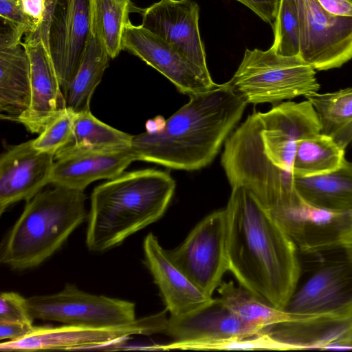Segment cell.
Returning a JSON list of instances; mask_svg holds the SVG:
<instances>
[{
    "label": "cell",
    "mask_w": 352,
    "mask_h": 352,
    "mask_svg": "<svg viewBox=\"0 0 352 352\" xmlns=\"http://www.w3.org/2000/svg\"><path fill=\"white\" fill-rule=\"evenodd\" d=\"M228 271L240 285L280 309L297 289V247L255 197L232 187L227 206Z\"/></svg>",
    "instance_id": "1"
},
{
    "label": "cell",
    "mask_w": 352,
    "mask_h": 352,
    "mask_svg": "<svg viewBox=\"0 0 352 352\" xmlns=\"http://www.w3.org/2000/svg\"><path fill=\"white\" fill-rule=\"evenodd\" d=\"M247 104L227 82L191 95L160 131L133 135L131 151L135 161L201 169L213 161Z\"/></svg>",
    "instance_id": "2"
},
{
    "label": "cell",
    "mask_w": 352,
    "mask_h": 352,
    "mask_svg": "<svg viewBox=\"0 0 352 352\" xmlns=\"http://www.w3.org/2000/svg\"><path fill=\"white\" fill-rule=\"evenodd\" d=\"M175 182L163 170L144 169L111 179L93 190L86 245L102 252L160 219L174 195Z\"/></svg>",
    "instance_id": "3"
},
{
    "label": "cell",
    "mask_w": 352,
    "mask_h": 352,
    "mask_svg": "<svg viewBox=\"0 0 352 352\" xmlns=\"http://www.w3.org/2000/svg\"><path fill=\"white\" fill-rule=\"evenodd\" d=\"M85 200L83 190L57 185L38 192L10 231L1 263L16 270L41 265L85 221Z\"/></svg>",
    "instance_id": "4"
},
{
    "label": "cell",
    "mask_w": 352,
    "mask_h": 352,
    "mask_svg": "<svg viewBox=\"0 0 352 352\" xmlns=\"http://www.w3.org/2000/svg\"><path fill=\"white\" fill-rule=\"evenodd\" d=\"M227 83L247 104L276 103L318 92L315 69L299 56H283L272 47L245 51Z\"/></svg>",
    "instance_id": "5"
},
{
    "label": "cell",
    "mask_w": 352,
    "mask_h": 352,
    "mask_svg": "<svg viewBox=\"0 0 352 352\" xmlns=\"http://www.w3.org/2000/svg\"><path fill=\"white\" fill-rule=\"evenodd\" d=\"M32 318L66 325L105 327L133 322L135 303L105 296L94 295L67 284L58 293L26 298Z\"/></svg>",
    "instance_id": "6"
},
{
    "label": "cell",
    "mask_w": 352,
    "mask_h": 352,
    "mask_svg": "<svg viewBox=\"0 0 352 352\" xmlns=\"http://www.w3.org/2000/svg\"><path fill=\"white\" fill-rule=\"evenodd\" d=\"M227 236L225 208L206 217L178 247L167 250L172 262L211 297L228 271Z\"/></svg>",
    "instance_id": "7"
},
{
    "label": "cell",
    "mask_w": 352,
    "mask_h": 352,
    "mask_svg": "<svg viewBox=\"0 0 352 352\" xmlns=\"http://www.w3.org/2000/svg\"><path fill=\"white\" fill-rule=\"evenodd\" d=\"M167 312L165 309L160 313L136 319L133 322L113 327L66 324L56 327H35L30 334L23 338L1 342L0 350H74L118 345L131 336L164 333L168 320Z\"/></svg>",
    "instance_id": "8"
},
{
    "label": "cell",
    "mask_w": 352,
    "mask_h": 352,
    "mask_svg": "<svg viewBox=\"0 0 352 352\" xmlns=\"http://www.w3.org/2000/svg\"><path fill=\"white\" fill-rule=\"evenodd\" d=\"M300 57L315 70L338 68L352 58V17L332 14L318 0H294Z\"/></svg>",
    "instance_id": "9"
},
{
    "label": "cell",
    "mask_w": 352,
    "mask_h": 352,
    "mask_svg": "<svg viewBox=\"0 0 352 352\" xmlns=\"http://www.w3.org/2000/svg\"><path fill=\"white\" fill-rule=\"evenodd\" d=\"M122 49L138 56L169 80L177 90L189 96L217 85L206 71L179 47L129 20L122 35Z\"/></svg>",
    "instance_id": "10"
},
{
    "label": "cell",
    "mask_w": 352,
    "mask_h": 352,
    "mask_svg": "<svg viewBox=\"0 0 352 352\" xmlns=\"http://www.w3.org/2000/svg\"><path fill=\"white\" fill-rule=\"evenodd\" d=\"M265 155L275 166L292 172L297 144L320 133L317 113L308 100L283 102L267 112H257Z\"/></svg>",
    "instance_id": "11"
},
{
    "label": "cell",
    "mask_w": 352,
    "mask_h": 352,
    "mask_svg": "<svg viewBox=\"0 0 352 352\" xmlns=\"http://www.w3.org/2000/svg\"><path fill=\"white\" fill-rule=\"evenodd\" d=\"M90 25V0H57L50 28L49 47L63 96L79 67Z\"/></svg>",
    "instance_id": "12"
},
{
    "label": "cell",
    "mask_w": 352,
    "mask_h": 352,
    "mask_svg": "<svg viewBox=\"0 0 352 352\" xmlns=\"http://www.w3.org/2000/svg\"><path fill=\"white\" fill-rule=\"evenodd\" d=\"M285 310L299 316L352 314V261L345 256L322 265L296 289Z\"/></svg>",
    "instance_id": "13"
},
{
    "label": "cell",
    "mask_w": 352,
    "mask_h": 352,
    "mask_svg": "<svg viewBox=\"0 0 352 352\" xmlns=\"http://www.w3.org/2000/svg\"><path fill=\"white\" fill-rule=\"evenodd\" d=\"M54 163V155L36 149L33 140L8 147L0 157V214L50 184Z\"/></svg>",
    "instance_id": "14"
},
{
    "label": "cell",
    "mask_w": 352,
    "mask_h": 352,
    "mask_svg": "<svg viewBox=\"0 0 352 352\" xmlns=\"http://www.w3.org/2000/svg\"><path fill=\"white\" fill-rule=\"evenodd\" d=\"M135 160L129 148H90L69 145L54 155L50 184L83 190L91 183L113 179Z\"/></svg>",
    "instance_id": "15"
},
{
    "label": "cell",
    "mask_w": 352,
    "mask_h": 352,
    "mask_svg": "<svg viewBox=\"0 0 352 352\" xmlns=\"http://www.w3.org/2000/svg\"><path fill=\"white\" fill-rule=\"evenodd\" d=\"M199 19V7L192 0H160L143 10L141 25L176 45L195 64L208 71Z\"/></svg>",
    "instance_id": "16"
},
{
    "label": "cell",
    "mask_w": 352,
    "mask_h": 352,
    "mask_svg": "<svg viewBox=\"0 0 352 352\" xmlns=\"http://www.w3.org/2000/svg\"><path fill=\"white\" fill-rule=\"evenodd\" d=\"M23 46L30 63L31 100L28 110L16 121L31 133L40 134L65 107V99L52 58L43 40L27 34Z\"/></svg>",
    "instance_id": "17"
},
{
    "label": "cell",
    "mask_w": 352,
    "mask_h": 352,
    "mask_svg": "<svg viewBox=\"0 0 352 352\" xmlns=\"http://www.w3.org/2000/svg\"><path fill=\"white\" fill-rule=\"evenodd\" d=\"M144 263L157 285L166 309L172 317H182L214 300L197 287L170 260L167 250L153 234L143 243Z\"/></svg>",
    "instance_id": "18"
},
{
    "label": "cell",
    "mask_w": 352,
    "mask_h": 352,
    "mask_svg": "<svg viewBox=\"0 0 352 352\" xmlns=\"http://www.w3.org/2000/svg\"><path fill=\"white\" fill-rule=\"evenodd\" d=\"M259 332L243 322L216 298L187 316H170L164 334L177 342L203 343L243 338Z\"/></svg>",
    "instance_id": "19"
},
{
    "label": "cell",
    "mask_w": 352,
    "mask_h": 352,
    "mask_svg": "<svg viewBox=\"0 0 352 352\" xmlns=\"http://www.w3.org/2000/svg\"><path fill=\"white\" fill-rule=\"evenodd\" d=\"M352 326V314L298 316L264 328L281 350L325 349Z\"/></svg>",
    "instance_id": "20"
},
{
    "label": "cell",
    "mask_w": 352,
    "mask_h": 352,
    "mask_svg": "<svg viewBox=\"0 0 352 352\" xmlns=\"http://www.w3.org/2000/svg\"><path fill=\"white\" fill-rule=\"evenodd\" d=\"M31 72L23 43L0 47V112L15 120L30 107Z\"/></svg>",
    "instance_id": "21"
},
{
    "label": "cell",
    "mask_w": 352,
    "mask_h": 352,
    "mask_svg": "<svg viewBox=\"0 0 352 352\" xmlns=\"http://www.w3.org/2000/svg\"><path fill=\"white\" fill-rule=\"evenodd\" d=\"M299 195L309 204L328 211L352 210V162L345 159L337 170L310 177L294 175Z\"/></svg>",
    "instance_id": "22"
},
{
    "label": "cell",
    "mask_w": 352,
    "mask_h": 352,
    "mask_svg": "<svg viewBox=\"0 0 352 352\" xmlns=\"http://www.w3.org/2000/svg\"><path fill=\"white\" fill-rule=\"evenodd\" d=\"M111 57L96 31L90 26L79 67L64 94L65 107L76 113L89 111L91 96L101 81Z\"/></svg>",
    "instance_id": "23"
},
{
    "label": "cell",
    "mask_w": 352,
    "mask_h": 352,
    "mask_svg": "<svg viewBox=\"0 0 352 352\" xmlns=\"http://www.w3.org/2000/svg\"><path fill=\"white\" fill-rule=\"evenodd\" d=\"M217 291L226 307L243 322L259 331L299 316L276 308L244 287H236L232 281L221 282Z\"/></svg>",
    "instance_id": "24"
},
{
    "label": "cell",
    "mask_w": 352,
    "mask_h": 352,
    "mask_svg": "<svg viewBox=\"0 0 352 352\" xmlns=\"http://www.w3.org/2000/svg\"><path fill=\"white\" fill-rule=\"evenodd\" d=\"M313 105L320 133L331 138L345 150L352 141V87L305 96Z\"/></svg>",
    "instance_id": "25"
},
{
    "label": "cell",
    "mask_w": 352,
    "mask_h": 352,
    "mask_svg": "<svg viewBox=\"0 0 352 352\" xmlns=\"http://www.w3.org/2000/svg\"><path fill=\"white\" fill-rule=\"evenodd\" d=\"M345 150L321 133L298 142L292 173L310 177L338 169L345 160Z\"/></svg>",
    "instance_id": "26"
},
{
    "label": "cell",
    "mask_w": 352,
    "mask_h": 352,
    "mask_svg": "<svg viewBox=\"0 0 352 352\" xmlns=\"http://www.w3.org/2000/svg\"><path fill=\"white\" fill-rule=\"evenodd\" d=\"M131 0H90L91 25L111 58L122 50V35L129 20Z\"/></svg>",
    "instance_id": "27"
},
{
    "label": "cell",
    "mask_w": 352,
    "mask_h": 352,
    "mask_svg": "<svg viewBox=\"0 0 352 352\" xmlns=\"http://www.w3.org/2000/svg\"><path fill=\"white\" fill-rule=\"evenodd\" d=\"M132 137L100 121L89 110L76 114L74 138L69 145L90 148H129Z\"/></svg>",
    "instance_id": "28"
},
{
    "label": "cell",
    "mask_w": 352,
    "mask_h": 352,
    "mask_svg": "<svg viewBox=\"0 0 352 352\" xmlns=\"http://www.w3.org/2000/svg\"><path fill=\"white\" fill-rule=\"evenodd\" d=\"M272 48L283 56H300V30L294 0H280L274 23Z\"/></svg>",
    "instance_id": "29"
},
{
    "label": "cell",
    "mask_w": 352,
    "mask_h": 352,
    "mask_svg": "<svg viewBox=\"0 0 352 352\" xmlns=\"http://www.w3.org/2000/svg\"><path fill=\"white\" fill-rule=\"evenodd\" d=\"M76 114L67 107L62 109L39 135L33 140L34 147L55 155L58 151L70 144L74 138Z\"/></svg>",
    "instance_id": "30"
},
{
    "label": "cell",
    "mask_w": 352,
    "mask_h": 352,
    "mask_svg": "<svg viewBox=\"0 0 352 352\" xmlns=\"http://www.w3.org/2000/svg\"><path fill=\"white\" fill-rule=\"evenodd\" d=\"M159 350H281L280 345L263 332L214 342L184 343L171 342L158 345Z\"/></svg>",
    "instance_id": "31"
},
{
    "label": "cell",
    "mask_w": 352,
    "mask_h": 352,
    "mask_svg": "<svg viewBox=\"0 0 352 352\" xmlns=\"http://www.w3.org/2000/svg\"><path fill=\"white\" fill-rule=\"evenodd\" d=\"M26 298L15 292H1L0 295V322H20L33 324Z\"/></svg>",
    "instance_id": "32"
},
{
    "label": "cell",
    "mask_w": 352,
    "mask_h": 352,
    "mask_svg": "<svg viewBox=\"0 0 352 352\" xmlns=\"http://www.w3.org/2000/svg\"><path fill=\"white\" fill-rule=\"evenodd\" d=\"M0 16L3 21L24 30L26 34L36 32L35 25L23 11L21 0H0Z\"/></svg>",
    "instance_id": "33"
},
{
    "label": "cell",
    "mask_w": 352,
    "mask_h": 352,
    "mask_svg": "<svg viewBox=\"0 0 352 352\" xmlns=\"http://www.w3.org/2000/svg\"><path fill=\"white\" fill-rule=\"evenodd\" d=\"M249 8L265 22L274 26L280 0H235Z\"/></svg>",
    "instance_id": "34"
},
{
    "label": "cell",
    "mask_w": 352,
    "mask_h": 352,
    "mask_svg": "<svg viewBox=\"0 0 352 352\" xmlns=\"http://www.w3.org/2000/svg\"><path fill=\"white\" fill-rule=\"evenodd\" d=\"M35 329L33 324L20 322H0V339L15 340L30 334Z\"/></svg>",
    "instance_id": "35"
},
{
    "label": "cell",
    "mask_w": 352,
    "mask_h": 352,
    "mask_svg": "<svg viewBox=\"0 0 352 352\" xmlns=\"http://www.w3.org/2000/svg\"><path fill=\"white\" fill-rule=\"evenodd\" d=\"M21 3L24 12L32 21L37 31L44 18L45 0H21Z\"/></svg>",
    "instance_id": "36"
},
{
    "label": "cell",
    "mask_w": 352,
    "mask_h": 352,
    "mask_svg": "<svg viewBox=\"0 0 352 352\" xmlns=\"http://www.w3.org/2000/svg\"><path fill=\"white\" fill-rule=\"evenodd\" d=\"M45 11L43 23L34 34H32L40 37L43 40L48 52L50 53L49 33L51 22L52 20V16L57 0H45Z\"/></svg>",
    "instance_id": "37"
},
{
    "label": "cell",
    "mask_w": 352,
    "mask_h": 352,
    "mask_svg": "<svg viewBox=\"0 0 352 352\" xmlns=\"http://www.w3.org/2000/svg\"><path fill=\"white\" fill-rule=\"evenodd\" d=\"M329 13L341 16L352 17V0H318Z\"/></svg>",
    "instance_id": "38"
},
{
    "label": "cell",
    "mask_w": 352,
    "mask_h": 352,
    "mask_svg": "<svg viewBox=\"0 0 352 352\" xmlns=\"http://www.w3.org/2000/svg\"><path fill=\"white\" fill-rule=\"evenodd\" d=\"M325 349H352V326L342 336L329 344Z\"/></svg>",
    "instance_id": "39"
},
{
    "label": "cell",
    "mask_w": 352,
    "mask_h": 352,
    "mask_svg": "<svg viewBox=\"0 0 352 352\" xmlns=\"http://www.w3.org/2000/svg\"><path fill=\"white\" fill-rule=\"evenodd\" d=\"M166 120L162 116H157L153 120H149L146 124V131L155 133L160 131L165 124Z\"/></svg>",
    "instance_id": "40"
},
{
    "label": "cell",
    "mask_w": 352,
    "mask_h": 352,
    "mask_svg": "<svg viewBox=\"0 0 352 352\" xmlns=\"http://www.w3.org/2000/svg\"><path fill=\"white\" fill-rule=\"evenodd\" d=\"M343 250H344L346 257L352 261V241Z\"/></svg>",
    "instance_id": "41"
}]
</instances>
